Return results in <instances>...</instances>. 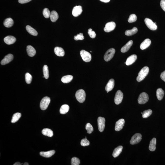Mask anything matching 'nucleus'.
I'll return each instance as SVG.
<instances>
[{
  "mask_svg": "<svg viewBox=\"0 0 165 165\" xmlns=\"http://www.w3.org/2000/svg\"><path fill=\"white\" fill-rule=\"evenodd\" d=\"M26 28L27 32L31 35L34 36L37 35L38 33L37 31L30 26L27 25Z\"/></svg>",
  "mask_w": 165,
  "mask_h": 165,
  "instance_id": "obj_29",
  "label": "nucleus"
},
{
  "mask_svg": "<svg viewBox=\"0 0 165 165\" xmlns=\"http://www.w3.org/2000/svg\"><path fill=\"white\" fill-rule=\"evenodd\" d=\"M43 16L46 19H48L50 17L51 13H50L49 10L47 8L44 9L43 10Z\"/></svg>",
  "mask_w": 165,
  "mask_h": 165,
  "instance_id": "obj_40",
  "label": "nucleus"
},
{
  "mask_svg": "<svg viewBox=\"0 0 165 165\" xmlns=\"http://www.w3.org/2000/svg\"><path fill=\"white\" fill-rule=\"evenodd\" d=\"M125 123V120L123 119H119L116 122L115 130L116 131H119L122 130Z\"/></svg>",
  "mask_w": 165,
  "mask_h": 165,
  "instance_id": "obj_13",
  "label": "nucleus"
},
{
  "mask_svg": "<svg viewBox=\"0 0 165 165\" xmlns=\"http://www.w3.org/2000/svg\"><path fill=\"white\" fill-rule=\"evenodd\" d=\"M123 98V94L120 90L116 92L114 98V102L116 105H119L122 102Z\"/></svg>",
  "mask_w": 165,
  "mask_h": 165,
  "instance_id": "obj_8",
  "label": "nucleus"
},
{
  "mask_svg": "<svg viewBox=\"0 0 165 165\" xmlns=\"http://www.w3.org/2000/svg\"><path fill=\"white\" fill-rule=\"evenodd\" d=\"M55 153V151L54 150L50 151L47 152H41L40 153V155L42 157L48 158L54 155Z\"/></svg>",
  "mask_w": 165,
  "mask_h": 165,
  "instance_id": "obj_22",
  "label": "nucleus"
},
{
  "mask_svg": "<svg viewBox=\"0 0 165 165\" xmlns=\"http://www.w3.org/2000/svg\"><path fill=\"white\" fill-rule=\"evenodd\" d=\"M24 165H28V163L27 162H25L24 163Z\"/></svg>",
  "mask_w": 165,
  "mask_h": 165,
  "instance_id": "obj_49",
  "label": "nucleus"
},
{
  "mask_svg": "<svg viewBox=\"0 0 165 165\" xmlns=\"http://www.w3.org/2000/svg\"><path fill=\"white\" fill-rule=\"evenodd\" d=\"M50 18L52 22H55L58 19V14L55 11H52L51 12Z\"/></svg>",
  "mask_w": 165,
  "mask_h": 165,
  "instance_id": "obj_28",
  "label": "nucleus"
},
{
  "mask_svg": "<svg viewBox=\"0 0 165 165\" xmlns=\"http://www.w3.org/2000/svg\"><path fill=\"white\" fill-rule=\"evenodd\" d=\"M160 77L161 79L165 82V71L162 72L160 74Z\"/></svg>",
  "mask_w": 165,
  "mask_h": 165,
  "instance_id": "obj_46",
  "label": "nucleus"
},
{
  "mask_svg": "<svg viewBox=\"0 0 165 165\" xmlns=\"http://www.w3.org/2000/svg\"><path fill=\"white\" fill-rule=\"evenodd\" d=\"M43 72L44 78L46 79H48L49 77V70H48V66L46 65H44L43 66Z\"/></svg>",
  "mask_w": 165,
  "mask_h": 165,
  "instance_id": "obj_34",
  "label": "nucleus"
},
{
  "mask_svg": "<svg viewBox=\"0 0 165 165\" xmlns=\"http://www.w3.org/2000/svg\"><path fill=\"white\" fill-rule=\"evenodd\" d=\"M32 79V75L28 72L26 73L25 75V80L27 84H30L31 83Z\"/></svg>",
  "mask_w": 165,
  "mask_h": 165,
  "instance_id": "obj_36",
  "label": "nucleus"
},
{
  "mask_svg": "<svg viewBox=\"0 0 165 165\" xmlns=\"http://www.w3.org/2000/svg\"><path fill=\"white\" fill-rule=\"evenodd\" d=\"M13 165H21V163L19 162H17L15 163Z\"/></svg>",
  "mask_w": 165,
  "mask_h": 165,
  "instance_id": "obj_48",
  "label": "nucleus"
},
{
  "mask_svg": "<svg viewBox=\"0 0 165 165\" xmlns=\"http://www.w3.org/2000/svg\"><path fill=\"white\" fill-rule=\"evenodd\" d=\"M13 58L12 54H9L6 56L1 61V64L4 65L9 63L13 60Z\"/></svg>",
  "mask_w": 165,
  "mask_h": 165,
  "instance_id": "obj_14",
  "label": "nucleus"
},
{
  "mask_svg": "<svg viewBox=\"0 0 165 165\" xmlns=\"http://www.w3.org/2000/svg\"><path fill=\"white\" fill-rule=\"evenodd\" d=\"M88 33L90 37L92 38H95L96 36V34L95 31H93L92 28H89Z\"/></svg>",
  "mask_w": 165,
  "mask_h": 165,
  "instance_id": "obj_43",
  "label": "nucleus"
},
{
  "mask_svg": "<svg viewBox=\"0 0 165 165\" xmlns=\"http://www.w3.org/2000/svg\"><path fill=\"white\" fill-rule=\"evenodd\" d=\"M13 24V21L11 18H7L4 22V25L7 28H10L12 26Z\"/></svg>",
  "mask_w": 165,
  "mask_h": 165,
  "instance_id": "obj_23",
  "label": "nucleus"
},
{
  "mask_svg": "<svg viewBox=\"0 0 165 165\" xmlns=\"http://www.w3.org/2000/svg\"><path fill=\"white\" fill-rule=\"evenodd\" d=\"M115 50L114 48H111L108 50L104 56V59L106 62H108L114 56Z\"/></svg>",
  "mask_w": 165,
  "mask_h": 165,
  "instance_id": "obj_4",
  "label": "nucleus"
},
{
  "mask_svg": "<svg viewBox=\"0 0 165 165\" xmlns=\"http://www.w3.org/2000/svg\"><path fill=\"white\" fill-rule=\"evenodd\" d=\"M160 5L162 9L165 12V0H161Z\"/></svg>",
  "mask_w": 165,
  "mask_h": 165,
  "instance_id": "obj_44",
  "label": "nucleus"
},
{
  "mask_svg": "<svg viewBox=\"0 0 165 165\" xmlns=\"http://www.w3.org/2000/svg\"><path fill=\"white\" fill-rule=\"evenodd\" d=\"M149 71V68L147 66H145L142 68L139 72L137 80L139 82L143 81L147 76Z\"/></svg>",
  "mask_w": 165,
  "mask_h": 165,
  "instance_id": "obj_1",
  "label": "nucleus"
},
{
  "mask_svg": "<svg viewBox=\"0 0 165 165\" xmlns=\"http://www.w3.org/2000/svg\"><path fill=\"white\" fill-rule=\"evenodd\" d=\"M152 110L150 109L145 110V111H143L142 114V117L143 118H147L151 116V115L152 114Z\"/></svg>",
  "mask_w": 165,
  "mask_h": 165,
  "instance_id": "obj_35",
  "label": "nucleus"
},
{
  "mask_svg": "<svg viewBox=\"0 0 165 165\" xmlns=\"http://www.w3.org/2000/svg\"><path fill=\"white\" fill-rule=\"evenodd\" d=\"M116 26V24L114 22H112L107 23L106 24L105 28H104V31L106 32H110L115 29Z\"/></svg>",
  "mask_w": 165,
  "mask_h": 165,
  "instance_id": "obj_11",
  "label": "nucleus"
},
{
  "mask_svg": "<svg viewBox=\"0 0 165 165\" xmlns=\"http://www.w3.org/2000/svg\"><path fill=\"white\" fill-rule=\"evenodd\" d=\"M90 143V142L86 137L85 139H83L81 140V144L82 146H89Z\"/></svg>",
  "mask_w": 165,
  "mask_h": 165,
  "instance_id": "obj_41",
  "label": "nucleus"
},
{
  "mask_svg": "<svg viewBox=\"0 0 165 165\" xmlns=\"http://www.w3.org/2000/svg\"><path fill=\"white\" fill-rule=\"evenodd\" d=\"M79 159L76 157H73L72 159L71 164L72 165H79L80 164Z\"/></svg>",
  "mask_w": 165,
  "mask_h": 165,
  "instance_id": "obj_39",
  "label": "nucleus"
},
{
  "mask_svg": "<svg viewBox=\"0 0 165 165\" xmlns=\"http://www.w3.org/2000/svg\"><path fill=\"white\" fill-rule=\"evenodd\" d=\"M142 136L140 133H137L134 134L131 138L130 141V143L131 145L137 144L141 141L142 139Z\"/></svg>",
  "mask_w": 165,
  "mask_h": 165,
  "instance_id": "obj_9",
  "label": "nucleus"
},
{
  "mask_svg": "<svg viewBox=\"0 0 165 165\" xmlns=\"http://www.w3.org/2000/svg\"><path fill=\"white\" fill-rule=\"evenodd\" d=\"M114 80L113 79H112L109 81L105 87V90L107 93L113 90L114 87Z\"/></svg>",
  "mask_w": 165,
  "mask_h": 165,
  "instance_id": "obj_15",
  "label": "nucleus"
},
{
  "mask_svg": "<svg viewBox=\"0 0 165 165\" xmlns=\"http://www.w3.org/2000/svg\"><path fill=\"white\" fill-rule=\"evenodd\" d=\"M137 59V55L135 54H133L128 57L125 63L127 66H129V65L133 64L136 61Z\"/></svg>",
  "mask_w": 165,
  "mask_h": 165,
  "instance_id": "obj_17",
  "label": "nucleus"
},
{
  "mask_svg": "<svg viewBox=\"0 0 165 165\" xmlns=\"http://www.w3.org/2000/svg\"><path fill=\"white\" fill-rule=\"evenodd\" d=\"M54 52L58 56L63 57L65 55V51L63 48L59 47H56L54 48Z\"/></svg>",
  "mask_w": 165,
  "mask_h": 165,
  "instance_id": "obj_21",
  "label": "nucleus"
},
{
  "mask_svg": "<svg viewBox=\"0 0 165 165\" xmlns=\"http://www.w3.org/2000/svg\"><path fill=\"white\" fill-rule=\"evenodd\" d=\"M144 22L145 24L149 29L152 30H155L157 29V26L155 23L153 22L151 19L148 18H146Z\"/></svg>",
  "mask_w": 165,
  "mask_h": 165,
  "instance_id": "obj_7",
  "label": "nucleus"
},
{
  "mask_svg": "<svg viewBox=\"0 0 165 165\" xmlns=\"http://www.w3.org/2000/svg\"><path fill=\"white\" fill-rule=\"evenodd\" d=\"M42 133L43 135L49 137H52L53 136V132L50 129L48 128L44 129L42 130Z\"/></svg>",
  "mask_w": 165,
  "mask_h": 165,
  "instance_id": "obj_25",
  "label": "nucleus"
},
{
  "mask_svg": "<svg viewBox=\"0 0 165 165\" xmlns=\"http://www.w3.org/2000/svg\"><path fill=\"white\" fill-rule=\"evenodd\" d=\"M16 38L11 36H7L4 39V42L8 45L13 44L16 42Z\"/></svg>",
  "mask_w": 165,
  "mask_h": 165,
  "instance_id": "obj_16",
  "label": "nucleus"
},
{
  "mask_svg": "<svg viewBox=\"0 0 165 165\" xmlns=\"http://www.w3.org/2000/svg\"><path fill=\"white\" fill-rule=\"evenodd\" d=\"M137 20V16L135 14H132L130 15L128 21L129 23H133L135 22Z\"/></svg>",
  "mask_w": 165,
  "mask_h": 165,
  "instance_id": "obj_38",
  "label": "nucleus"
},
{
  "mask_svg": "<svg viewBox=\"0 0 165 165\" xmlns=\"http://www.w3.org/2000/svg\"><path fill=\"white\" fill-rule=\"evenodd\" d=\"M105 119L102 117H98V130L101 132L103 131L105 128Z\"/></svg>",
  "mask_w": 165,
  "mask_h": 165,
  "instance_id": "obj_10",
  "label": "nucleus"
},
{
  "mask_svg": "<svg viewBox=\"0 0 165 165\" xmlns=\"http://www.w3.org/2000/svg\"><path fill=\"white\" fill-rule=\"evenodd\" d=\"M82 11V7L81 6H77L73 8L72 14L74 16L77 17L81 15Z\"/></svg>",
  "mask_w": 165,
  "mask_h": 165,
  "instance_id": "obj_12",
  "label": "nucleus"
},
{
  "mask_svg": "<svg viewBox=\"0 0 165 165\" xmlns=\"http://www.w3.org/2000/svg\"><path fill=\"white\" fill-rule=\"evenodd\" d=\"M81 56L84 61L86 62H90L92 59V56L88 52L84 50H82L80 52Z\"/></svg>",
  "mask_w": 165,
  "mask_h": 165,
  "instance_id": "obj_6",
  "label": "nucleus"
},
{
  "mask_svg": "<svg viewBox=\"0 0 165 165\" xmlns=\"http://www.w3.org/2000/svg\"><path fill=\"white\" fill-rule=\"evenodd\" d=\"M123 147L122 146H119L115 148L113 151V157L115 158L119 156L122 152Z\"/></svg>",
  "mask_w": 165,
  "mask_h": 165,
  "instance_id": "obj_24",
  "label": "nucleus"
},
{
  "mask_svg": "<svg viewBox=\"0 0 165 165\" xmlns=\"http://www.w3.org/2000/svg\"><path fill=\"white\" fill-rule=\"evenodd\" d=\"M84 37L82 33H80L79 34L74 37V39L76 40H84Z\"/></svg>",
  "mask_w": 165,
  "mask_h": 165,
  "instance_id": "obj_42",
  "label": "nucleus"
},
{
  "mask_svg": "<svg viewBox=\"0 0 165 165\" xmlns=\"http://www.w3.org/2000/svg\"><path fill=\"white\" fill-rule=\"evenodd\" d=\"M32 0H19V2L20 3L24 4L30 2Z\"/></svg>",
  "mask_w": 165,
  "mask_h": 165,
  "instance_id": "obj_45",
  "label": "nucleus"
},
{
  "mask_svg": "<svg viewBox=\"0 0 165 165\" xmlns=\"http://www.w3.org/2000/svg\"><path fill=\"white\" fill-rule=\"evenodd\" d=\"M22 116L20 113H17L13 115L11 121L12 123H15L19 121Z\"/></svg>",
  "mask_w": 165,
  "mask_h": 165,
  "instance_id": "obj_33",
  "label": "nucleus"
},
{
  "mask_svg": "<svg viewBox=\"0 0 165 165\" xmlns=\"http://www.w3.org/2000/svg\"><path fill=\"white\" fill-rule=\"evenodd\" d=\"M85 128L86 130H87V133L89 134L91 133L94 130L93 126L89 123L86 124Z\"/></svg>",
  "mask_w": 165,
  "mask_h": 165,
  "instance_id": "obj_37",
  "label": "nucleus"
},
{
  "mask_svg": "<svg viewBox=\"0 0 165 165\" xmlns=\"http://www.w3.org/2000/svg\"><path fill=\"white\" fill-rule=\"evenodd\" d=\"M137 32V28L136 27H134L132 29L126 30L125 32V34L127 36H131L136 34Z\"/></svg>",
  "mask_w": 165,
  "mask_h": 165,
  "instance_id": "obj_32",
  "label": "nucleus"
},
{
  "mask_svg": "<svg viewBox=\"0 0 165 165\" xmlns=\"http://www.w3.org/2000/svg\"><path fill=\"white\" fill-rule=\"evenodd\" d=\"M86 96L85 92L83 89H80L77 91L75 94L77 100L80 103H83L84 102Z\"/></svg>",
  "mask_w": 165,
  "mask_h": 165,
  "instance_id": "obj_2",
  "label": "nucleus"
},
{
  "mask_svg": "<svg viewBox=\"0 0 165 165\" xmlns=\"http://www.w3.org/2000/svg\"><path fill=\"white\" fill-rule=\"evenodd\" d=\"M69 106L66 104L62 105L60 110V112L61 114H64L67 113L69 111Z\"/></svg>",
  "mask_w": 165,
  "mask_h": 165,
  "instance_id": "obj_31",
  "label": "nucleus"
},
{
  "mask_svg": "<svg viewBox=\"0 0 165 165\" xmlns=\"http://www.w3.org/2000/svg\"><path fill=\"white\" fill-rule=\"evenodd\" d=\"M151 43V41L149 39H147L144 41L140 45V48L142 50L146 49L148 48Z\"/></svg>",
  "mask_w": 165,
  "mask_h": 165,
  "instance_id": "obj_18",
  "label": "nucleus"
},
{
  "mask_svg": "<svg viewBox=\"0 0 165 165\" xmlns=\"http://www.w3.org/2000/svg\"><path fill=\"white\" fill-rule=\"evenodd\" d=\"M149 99V96L147 94L143 92L139 95L138 98V102L140 104H144L148 102Z\"/></svg>",
  "mask_w": 165,
  "mask_h": 165,
  "instance_id": "obj_5",
  "label": "nucleus"
},
{
  "mask_svg": "<svg viewBox=\"0 0 165 165\" xmlns=\"http://www.w3.org/2000/svg\"><path fill=\"white\" fill-rule=\"evenodd\" d=\"M27 54L29 56L32 57L35 55L36 51L34 48L32 46L28 45L27 47Z\"/></svg>",
  "mask_w": 165,
  "mask_h": 165,
  "instance_id": "obj_19",
  "label": "nucleus"
},
{
  "mask_svg": "<svg viewBox=\"0 0 165 165\" xmlns=\"http://www.w3.org/2000/svg\"><path fill=\"white\" fill-rule=\"evenodd\" d=\"M156 95L157 99L159 100H161L163 98L164 95V92L162 89L159 88L157 89Z\"/></svg>",
  "mask_w": 165,
  "mask_h": 165,
  "instance_id": "obj_27",
  "label": "nucleus"
},
{
  "mask_svg": "<svg viewBox=\"0 0 165 165\" xmlns=\"http://www.w3.org/2000/svg\"><path fill=\"white\" fill-rule=\"evenodd\" d=\"M51 99L49 97H45L42 99L40 104V109L42 110H45L48 108L50 103Z\"/></svg>",
  "mask_w": 165,
  "mask_h": 165,
  "instance_id": "obj_3",
  "label": "nucleus"
},
{
  "mask_svg": "<svg viewBox=\"0 0 165 165\" xmlns=\"http://www.w3.org/2000/svg\"><path fill=\"white\" fill-rule=\"evenodd\" d=\"M73 77L72 75L65 76L62 78L61 81L64 83H68L73 79Z\"/></svg>",
  "mask_w": 165,
  "mask_h": 165,
  "instance_id": "obj_30",
  "label": "nucleus"
},
{
  "mask_svg": "<svg viewBox=\"0 0 165 165\" xmlns=\"http://www.w3.org/2000/svg\"><path fill=\"white\" fill-rule=\"evenodd\" d=\"M156 139L153 138L150 143L149 149L151 151H154L156 149Z\"/></svg>",
  "mask_w": 165,
  "mask_h": 165,
  "instance_id": "obj_26",
  "label": "nucleus"
},
{
  "mask_svg": "<svg viewBox=\"0 0 165 165\" xmlns=\"http://www.w3.org/2000/svg\"><path fill=\"white\" fill-rule=\"evenodd\" d=\"M100 1L101 2L107 3L109 2L110 0H100Z\"/></svg>",
  "mask_w": 165,
  "mask_h": 165,
  "instance_id": "obj_47",
  "label": "nucleus"
},
{
  "mask_svg": "<svg viewBox=\"0 0 165 165\" xmlns=\"http://www.w3.org/2000/svg\"><path fill=\"white\" fill-rule=\"evenodd\" d=\"M133 42L132 40H131L128 41L125 46L122 47L121 49V52L125 53L128 51L130 49L131 47L132 46Z\"/></svg>",
  "mask_w": 165,
  "mask_h": 165,
  "instance_id": "obj_20",
  "label": "nucleus"
}]
</instances>
